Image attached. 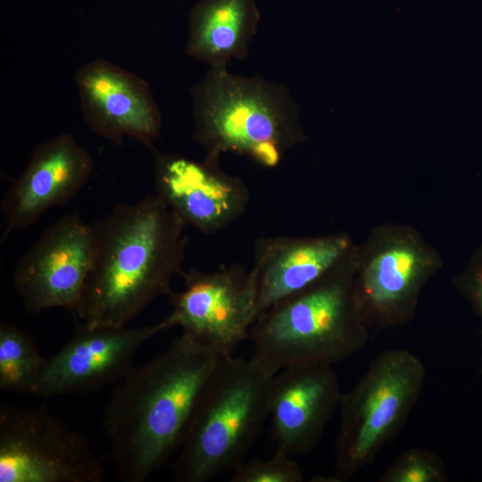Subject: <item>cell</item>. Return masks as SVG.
Returning a JSON list of instances; mask_svg holds the SVG:
<instances>
[{"instance_id": "obj_1", "label": "cell", "mask_w": 482, "mask_h": 482, "mask_svg": "<svg viewBox=\"0 0 482 482\" xmlns=\"http://www.w3.org/2000/svg\"><path fill=\"white\" fill-rule=\"evenodd\" d=\"M223 353L182 331L112 392L102 428L124 482L145 481L180 449Z\"/></svg>"}, {"instance_id": "obj_2", "label": "cell", "mask_w": 482, "mask_h": 482, "mask_svg": "<svg viewBox=\"0 0 482 482\" xmlns=\"http://www.w3.org/2000/svg\"><path fill=\"white\" fill-rule=\"evenodd\" d=\"M187 224L156 194L117 204L92 224L93 257L71 311L89 327L121 328L183 275Z\"/></svg>"}, {"instance_id": "obj_3", "label": "cell", "mask_w": 482, "mask_h": 482, "mask_svg": "<svg viewBox=\"0 0 482 482\" xmlns=\"http://www.w3.org/2000/svg\"><path fill=\"white\" fill-rule=\"evenodd\" d=\"M190 93L193 138L204 148L206 159L219 162L231 152L275 168L304 140L297 105L283 85L233 75L223 65L210 67Z\"/></svg>"}, {"instance_id": "obj_4", "label": "cell", "mask_w": 482, "mask_h": 482, "mask_svg": "<svg viewBox=\"0 0 482 482\" xmlns=\"http://www.w3.org/2000/svg\"><path fill=\"white\" fill-rule=\"evenodd\" d=\"M252 358L223 354L172 466L176 482H205L234 471L269 418L272 378Z\"/></svg>"}, {"instance_id": "obj_5", "label": "cell", "mask_w": 482, "mask_h": 482, "mask_svg": "<svg viewBox=\"0 0 482 482\" xmlns=\"http://www.w3.org/2000/svg\"><path fill=\"white\" fill-rule=\"evenodd\" d=\"M351 307L347 282L334 271L256 318L251 358L276 374L293 364L347 357L362 343Z\"/></svg>"}, {"instance_id": "obj_6", "label": "cell", "mask_w": 482, "mask_h": 482, "mask_svg": "<svg viewBox=\"0 0 482 482\" xmlns=\"http://www.w3.org/2000/svg\"><path fill=\"white\" fill-rule=\"evenodd\" d=\"M87 437L46 406H0V482H100Z\"/></svg>"}, {"instance_id": "obj_7", "label": "cell", "mask_w": 482, "mask_h": 482, "mask_svg": "<svg viewBox=\"0 0 482 482\" xmlns=\"http://www.w3.org/2000/svg\"><path fill=\"white\" fill-rule=\"evenodd\" d=\"M420 362L406 350L380 355L348 395L341 397L342 419L337 443L341 474L368 462L398 429L422 386Z\"/></svg>"}, {"instance_id": "obj_8", "label": "cell", "mask_w": 482, "mask_h": 482, "mask_svg": "<svg viewBox=\"0 0 482 482\" xmlns=\"http://www.w3.org/2000/svg\"><path fill=\"white\" fill-rule=\"evenodd\" d=\"M184 288L170 295L167 330L180 327L223 354H233L249 338L256 319V289L251 270L231 264L212 271L184 272Z\"/></svg>"}, {"instance_id": "obj_9", "label": "cell", "mask_w": 482, "mask_h": 482, "mask_svg": "<svg viewBox=\"0 0 482 482\" xmlns=\"http://www.w3.org/2000/svg\"><path fill=\"white\" fill-rule=\"evenodd\" d=\"M93 257V228L78 212L47 228L17 262L12 282L27 312L76 306Z\"/></svg>"}, {"instance_id": "obj_10", "label": "cell", "mask_w": 482, "mask_h": 482, "mask_svg": "<svg viewBox=\"0 0 482 482\" xmlns=\"http://www.w3.org/2000/svg\"><path fill=\"white\" fill-rule=\"evenodd\" d=\"M166 330L162 320L137 328L80 323L67 343L46 358L33 395L49 398L84 394L119 383L134 368L139 346Z\"/></svg>"}, {"instance_id": "obj_11", "label": "cell", "mask_w": 482, "mask_h": 482, "mask_svg": "<svg viewBox=\"0 0 482 482\" xmlns=\"http://www.w3.org/2000/svg\"><path fill=\"white\" fill-rule=\"evenodd\" d=\"M75 85L91 131L115 142L131 137L153 148L162 119L145 79L110 61L96 59L77 71Z\"/></svg>"}, {"instance_id": "obj_12", "label": "cell", "mask_w": 482, "mask_h": 482, "mask_svg": "<svg viewBox=\"0 0 482 482\" xmlns=\"http://www.w3.org/2000/svg\"><path fill=\"white\" fill-rule=\"evenodd\" d=\"M154 179L155 194L187 226L204 234L227 228L249 203L245 182L222 171L218 161L154 152Z\"/></svg>"}, {"instance_id": "obj_13", "label": "cell", "mask_w": 482, "mask_h": 482, "mask_svg": "<svg viewBox=\"0 0 482 482\" xmlns=\"http://www.w3.org/2000/svg\"><path fill=\"white\" fill-rule=\"evenodd\" d=\"M93 170L91 154L68 132L37 145L24 170L3 197V239L32 226L49 209L68 203L84 187Z\"/></svg>"}, {"instance_id": "obj_14", "label": "cell", "mask_w": 482, "mask_h": 482, "mask_svg": "<svg viewBox=\"0 0 482 482\" xmlns=\"http://www.w3.org/2000/svg\"><path fill=\"white\" fill-rule=\"evenodd\" d=\"M341 397L329 363L303 362L278 371L269 406L276 451L293 456L312 450Z\"/></svg>"}, {"instance_id": "obj_15", "label": "cell", "mask_w": 482, "mask_h": 482, "mask_svg": "<svg viewBox=\"0 0 482 482\" xmlns=\"http://www.w3.org/2000/svg\"><path fill=\"white\" fill-rule=\"evenodd\" d=\"M349 247V241L342 235L319 238L266 237L256 239L253 266L250 270L256 289V318L336 271Z\"/></svg>"}, {"instance_id": "obj_16", "label": "cell", "mask_w": 482, "mask_h": 482, "mask_svg": "<svg viewBox=\"0 0 482 482\" xmlns=\"http://www.w3.org/2000/svg\"><path fill=\"white\" fill-rule=\"evenodd\" d=\"M260 19L256 0H198L189 12L187 54L210 67L245 60Z\"/></svg>"}, {"instance_id": "obj_17", "label": "cell", "mask_w": 482, "mask_h": 482, "mask_svg": "<svg viewBox=\"0 0 482 482\" xmlns=\"http://www.w3.org/2000/svg\"><path fill=\"white\" fill-rule=\"evenodd\" d=\"M420 267L415 249L407 245L391 247L366 267L362 278L364 294L378 307H392L411 293Z\"/></svg>"}, {"instance_id": "obj_18", "label": "cell", "mask_w": 482, "mask_h": 482, "mask_svg": "<svg viewBox=\"0 0 482 482\" xmlns=\"http://www.w3.org/2000/svg\"><path fill=\"white\" fill-rule=\"evenodd\" d=\"M46 357L42 356L33 337L21 328L0 323V388L33 395Z\"/></svg>"}, {"instance_id": "obj_19", "label": "cell", "mask_w": 482, "mask_h": 482, "mask_svg": "<svg viewBox=\"0 0 482 482\" xmlns=\"http://www.w3.org/2000/svg\"><path fill=\"white\" fill-rule=\"evenodd\" d=\"M303 471L292 456L276 451L268 460L245 461L233 471L231 482H301Z\"/></svg>"}, {"instance_id": "obj_20", "label": "cell", "mask_w": 482, "mask_h": 482, "mask_svg": "<svg viewBox=\"0 0 482 482\" xmlns=\"http://www.w3.org/2000/svg\"><path fill=\"white\" fill-rule=\"evenodd\" d=\"M442 479L440 468L432 457L420 452H411L400 459L385 476L391 482H434Z\"/></svg>"}, {"instance_id": "obj_21", "label": "cell", "mask_w": 482, "mask_h": 482, "mask_svg": "<svg viewBox=\"0 0 482 482\" xmlns=\"http://www.w3.org/2000/svg\"><path fill=\"white\" fill-rule=\"evenodd\" d=\"M473 293L477 306L482 316V268L473 282Z\"/></svg>"}]
</instances>
